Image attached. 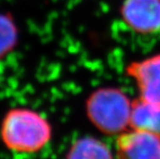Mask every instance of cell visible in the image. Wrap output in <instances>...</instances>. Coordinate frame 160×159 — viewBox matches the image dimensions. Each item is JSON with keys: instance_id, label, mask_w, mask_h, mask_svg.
<instances>
[{"instance_id": "cell-1", "label": "cell", "mask_w": 160, "mask_h": 159, "mask_svg": "<svg viewBox=\"0 0 160 159\" xmlns=\"http://www.w3.org/2000/svg\"><path fill=\"white\" fill-rule=\"evenodd\" d=\"M52 126L38 111L29 107L9 109L0 125L5 147L17 153H35L44 149L52 138Z\"/></svg>"}, {"instance_id": "cell-2", "label": "cell", "mask_w": 160, "mask_h": 159, "mask_svg": "<svg viewBox=\"0 0 160 159\" xmlns=\"http://www.w3.org/2000/svg\"><path fill=\"white\" fill-rule=\"evenodd\" d=\"M132 102L120 89L102 87L93 91L85 102L89 121L107 135L120 134L128 131Z\"/></svg>"}, {"instance_id": "cell-3", "label": "cell", "mask_w": 160, "mask_h": 159, "mask_svg": "<svg viewBox=\"0 0 160 159\" xmlns=\"http://www.w3.org/2000/svg\"><path fill=\"white\" fill-rule=\"evenodd\" d=\"M117 159H160V136L132 129L120 133L116 139Z\"/></svg>"}, {"instance_id": "cell-4", "label": "cell", "mask_w": 160, "mask_h": 159, "mask_svg": "<svg viewBox=\"0 0 160 159\" xmlns=\"http://www.w3.org/2000/svg\"><path fill=\"white\" fill-rule=\"evenodd\" d=\"M121 13L128 26L137 33L160 31V0H126Z\"/></svg>"}, {"instance_id": "cell-5", "label": "cell", "mask_w": 160, "mask_h": 159, "mask_svg": "<svg viewBox=\"0 0 160 159\" xmlns=\"http://www.w3.org/2000/svg\"><path fill=\"white\" fill-rule=\"evenodd\" d=\"M140 92V98L160 104V55L152 56L128 66Z\"/></svg>"}, {"instance_id": "cell-6", "label": "cell", "mask_w": 160, "mask_h": 159, "mask_svg": "<svg viewBox=\"0 0 160 159\" xmlns=\"http://www.w3.org/2000/svg\"><path fill=\"white\" fill-rule=\"evenodd\" d=\"M129 127L160 136V104L142 98L133 101Z\"/></svg>"}, {"instance_id": "cell-7", "label": "cell", "mask_w": 160, "mask_h": 159, "mask_svg": "<svg viewBox=\"0 0 160 159\" xmlns=\"http://www.w3.org/2000/svg\"><path fill=\"white\" fill-rule=\"evenodd\" d=\"M65 159H113V155L103 141L85 136L73 143Z\"/></svg>"}, {"instance_id": "cell-8", "label": "cell", "mask_w": 160, "mask_h": 159, "mask_svg": "<svg viewBox=\"0 0 160 159\" xmlns=\"http://www.w3.org/2000/svg\"><path fill=\"white\" fill-rule=\"evenodd\" d=\"M19 32L18 25L10 13L0 12V62L16 49Z\"/></svg>"}]
</instances>
